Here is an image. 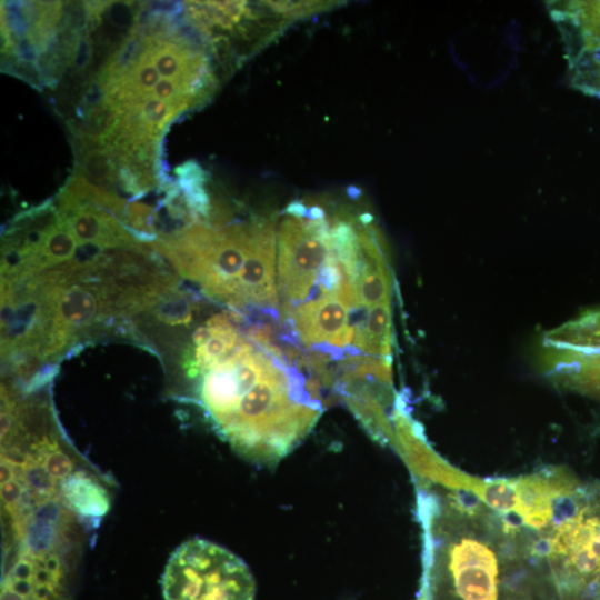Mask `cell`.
I'll use <instances>...</instances> for the list:
<instances>
[{
    "mask_svg": "<svg viewBox=\"0 0 600 600\" xmlns=\"http://www.w3.org/2000/svg\"><path fill=\"white\" fill-rule=\"evenodd\" d=\"M449 570L462 600H497L498 560L484 543L463 538L449 551Z\"/></svg>",
    "mask_w": 600,
    "mask_h": 600,
    "instance_id": "obj_7",
    "label": "cell"
},
{
    "mask_svg": "<svg viewBox=\"0 0 600 600\" xmlns=\"http://www.w3.org/2000/svg\"><path fill=\"white\" fill-rule=\"evenodd\" d=\"M242 337L233 351L204 372L200 399L238 451L277 461L308 433L320 402L304 389L298 370L284 367Z\"/></svg>",
    "mask_w": 600,
    "mask_h": 600,
    "instance_id": "obj_1",
    "label": "cell"
},
{
    "mask_svg": "<svg viewBox=\"0 0 600 600\" xmlns=\"http://www.w3.org/2000/svg\"><path fill=\"white\" fill-rule=\"evenodd\" d=\"M391 326L390 302L371 308L367 319L356 329L354 346L380 358L391 356Z\"/></svg>",
    "mask_w": 600,
    "mask_h": 600,
    "instance_id": "obj_10",
    "label": "cell"
},
{
    "mask_svg": "<svg viewBox=\"0 0 600 600\" xmlns=\"http://www.w3.org/2000/svg\"><path fill=\"white\" fill-rule=\"evenodd\" d=\"M418 600H428L426 589L423 590V593L420 596V598Z\"/></svg>",
    "mask_w": 600,
    "mask_h": 600,
    "instance_id": "obj_15",
    "label": "cell"
},
{
    "mask_svg": "<svg viewBox=\"0 0 600 600\" xmlns=\"http://www.w3.org/2000/svg\"><path fill=\"white\" fill-rule=\"evenodd\" d=\"M60 493L76 514L89 520L101 519L110 509L106 489L83 471L66 477L60 482Z\"/></svg>",
    "mask_w": 600,
    "mask_h": 600,
    "instance_id": "obj_8",
    "label": "cell"
},
{
    "mask_svg": "<svg viewBox=\"0 0 600 600\" xmlns=\"http://www.w3.org/2000/svg\"><path fill=\"white\" fill-rule=\"evenodd\" d=\"M543 346L582 352H600V311L588 313L550 331Z\"/></svg>",
    "mask_w": 600,
    "mask_h": 600,
    "instance_id": "obj_9",
    "label": "cell"
},
{
    "mask_svg": "<svg viewBox=\"0 0 600 600\" xmlns=\"http://www.w3.org/2000/svg\"><path fill=\"white\" fill-rule=\"evenodd\" d=\"M164 600H254L256 581L228 549L194 538L170 556L161 578Z\"/></svg>",
    "mask_w": 600,
    "mask_h": 600,
    "instance_id": "obj_2",
    "label": "cell"
},
{
    "mask_svg": "<svg viewBox=\"0 0 600 600\" xmlns=\"http://www.w3.org/2000/svg\"><path fill=\"white\" fill-rule=\"evenodd\" d=\"M337 1H263L261 4L268 9L270 13H274L286 20H294L309 17L333 9Z\"/></svg>",
    "mask_w": 600,
    "mask_h": 600,
    "instance_id": "obj_13",
    "label": "cell"
},
{
    "mask_svg": "<svg viewBox=\"0 0 600 600\" xmlns=\"http://www.w3.org/2000/svg\"><path fill=\"white\" fill-rule=\"evenodd\" d=\"M150 311L164 326H187L192 318V303L190 299L176 290L166 296Z\"/></svg>",
    "mask_w": 600,
    "mask_h": 600,
    "instance_id": "obj_11",
    "label": "cell"
},
{
    "mask_svg": "<svg viewBox=\"0 0 600 600\" xmlns=\"http://www.w3.org/2000/svg\"><path fill=\"white\" fill-rule=\"evenodd\" d=\"M279 287L291 302L312 297V287L333 249L331 221L306 216L283 218L279 228Z\"/></svg>",
    "mask_w": 600,
    "mask_h": 600,
    "instance_id": "obj_3",
    "label": "cell"
},
{
    "mask_svg": "<svg viewBox=\"0 0 600 600\" xmlns=\"http://www.w3.org/2000/svg\"><path fill=\"white\" fill-rule=\"evenodd\" d=\"M276 237L273 224L263 219L252 221V241L238 281V294L242 309L251 303L260 307H278L274 286Z\"/></svg>",
    "mask_w": 600,
    "mask_h": 600,
    "instance_id": "obj_6",
    "label": "cell"
},
{
    "mask_svg": "<svg viewBox=\"0 0 600 600\" xmlns=\"http://www.w3.org/2000/svg\"><path fill=\"white\" fill-rule=\"evenodd\" d=\"M67 572L52 551H21L1 581V600H64Z\"/></svg>",
    "mask_w": 600,
    "mask_h": 600,
    "instance_id": "obj_5",
    "label": "cell"
},
{
    "mask_svg": "<svg viewBox=\"0 0 600 600\" xmlns=\"http://www.w3.org/2000/svg\"><path fill=\"white\" fill-rule=\"evenodd\" d=\"M479 499L499 512L514 511L518 502L514 479L484 480Z\"/></svg>",
    "mask_w": 600,
    "mask_h": 600,
    "instance_id": "obj_12",
    "label": "cell"
},
{
    "mask_svg": "<svg viewBox=\"0 0 600 600\" xmlns=\"http://www.w3.org/2000/svg\"><path fill=\"white\" fill-rule=\"evenodd\" d=\"M354 306V293L344 278L340 287L317 300L290 310L291 319L304 344L328 342L338 348L351 346L356 329L349 326V311Z\"/></svg>",
    "mask_w": 600,
    "mask_h": 600,
    "instance_id": "obj_4",
    "label": "cell"
},
{
    "mask_svg": "<svg viewBox=\"0 0 600 600\" xmlns=\"http://www.w3.org/2000/svg\"><path fill=\"white\" fill-rule=\"evenodd\" d=\"M451 508L459 514L468 517L479 516L481 511V500L471 491L466 489H456L449 494Z\"/></svg>",
    "mask_w": 600,
    "mask_h": 600,
    "instance_id": "obj_14",
    "label": "cell"
}]
</instances>
